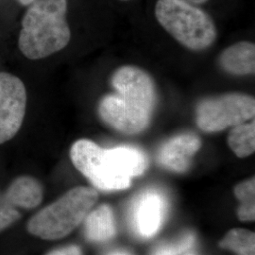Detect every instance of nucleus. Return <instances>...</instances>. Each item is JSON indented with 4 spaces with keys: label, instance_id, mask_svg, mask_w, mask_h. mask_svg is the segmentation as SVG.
I'll list each match as a JSON object with an SVG mask.
<instances>
[{
    "label": "nucleus",
    "instance_id": "nucleus-1",
    "mask_svg": "<svg viewBox=\"0 0 255 255\" xmlns=\"http://www.w3.org/2000/svg\"><path fill=\"white\" fill-rule=\"evenodd\" d=\"M111 83L116 93L105 95L99 102L101 120L128 135L146 130L157 102L153 79L139 67L124 65L112 75Z\"/></svg>",
    "mask_w": 255,
    "mask_h": 255
},
{
    "label": "nucleus",
    "instance_id": "nucleus-2",
    "mask_svg": "<svg viewBox=\"0 0 255 255\" xmlns=\"http://www.w3.org/2000/svg\"><path fill=\"white\" fill-rule=\"evenodd\" d=\"M70 158L74 166L103 191L127 189L132 178L144 174L148 164L139 148L120 146L105 149L88 139L74 143Z\"/></svg>",
    "mask_w": 255,
    "mask_h": 255
},
{
    "label": "nucleus",
    "instance_id": "nucleus-3",
    "mask_svg": "<svg viewBox=\"0 0 255 255\" xmlns=\"http://www.w3.org/2000/svg\"><path fill=\"white\" fill-rule=\"evenodd\" d=\"M66 0H34L27 9L19 36V49L29 60H40L64 49L71 31Z\"/></svg>",
    "mask_w": 255,
    "mask_h": 255
},
{
    "label": "nucleus",
    "instance_id": "nucleus-4",
    "mask_svg": "<svg viewBox=\"0 0 255 255\" xmlns=\"http://www.w3.org/2000/svg\"><path fill=\"white\" fill-rule=\"evenodd\" d=\"M98 197V192L90 187L72 188L33 216L27 223V230L43 239L63 238L82 223Z\"/></svg>",
    "mask_w": 255,
    "mask_h": 255
},
{
    "label": "nucleus",
    "instance_id": "nucleus-5",
    "mask_svg": "<svg viewBox=\"0 0 255 255\" xmlns=\"http://www.w3.org/2000/svg\"><path fill=\"white\" fill-rule=\"evenodd\" d=\"M155 15L175 40L194 51L208 48L217 38L209 14L185 0H158Z\"/></svg>",
    "mask_w": 255,
    "mask_h": 255
},
{
    "label": "nucleus",
    "instance_id": "nucleus-6",
    "mask_svg": "<svg viewBox=\"0 0 255 255\" xmlns=\"http://www.w3.org/2000/svg\"><path fill=\"white\" fill-rule=\"evenodd\" d=\"M255 100L243 93L205 98L196 108V122L204 132H219L255 119Z\"/></svg>",
    "mask_w": 255,
    "mask_h": 255
},
{
    "label": "nucleus",
    "instance_id": "nucleus-7",
    "mask_svg": "<svg viewBox=\"0 0 255 255\" xmlns=\"http://www.w3.org/2000/svg\"><path fill=\"white\" fill-rule=\"evenodd\" d=\"M25 84L13 75L0 72V145L18 133L27 110Z\"/></svg>",
    "mask_w": 255,
    "mask_h": 255
},
{
    "label": "nucleus",
    "instance_id": "nucleus-8",
    "mask_svg": "<svg viewBox=\"0 0 255 255\" xmlns=\"http://www.w3.org/2000/svg\"><path fill=\"white\" fill-rule=\"evenodd\" d=\"M167 201L162 193L148 189L136 198L131 209V225L139 237H154L164 223Z\"/></svg>",
    "mask_w": 255,
    "mask_h": 255
},
{
    "label": "nucleus",
    "instance_id": "nucleus-9",
    "mask_svg": "<svg viewBox=\"0 0 255 255\" xmlns=\"http://www.w3.org/2000/svg\"><path fill=\"white\" fill-rule=\"evenodd\" d=\"M201 146L200 137L184 133L169 139L160 148L157 160L164 168L183 173L187 171L191 165L192 158Z\"/></svg>",
    "mask_w": 255,
    "mask_h": 255
},
{
    "label": "nucleus",
    "instance_id": "nucleus-10",
    "mask_svg": "<svg viewBox=\"0 0 255 255\" xmlns=\"http://www.w3.org/2000/svg\"><path fill=\"white\" fill-rule=\"evenodd\" d=\"M219 64L225 72L234 76L255 74V44L239 42L229 46L219 56Z\"/></svg>",
    "mask_w": 255,
    "mask_h": 255
},
{
    "label": "nucleus",
    "instance_id": "nucleus-11",
    "mask_svg": "<svg viewBox=\"0 0 255 255\" xmlns=\"http://www.w3.org/2000/svg\"><path fill=\"white\" fill-rule=\"evenodd\" d=\"M116 233L114 213L107 204L89 212L84 219V234L89 241L105 242L115 237Z\"/></svg>",
    "mask_w": 255,
    "mask_h": 255
},
{
    "label": "nucleus",
    "instance_id": "nucleus-12",
    "mask_svg": "<svg viewBox=\"0 0 255 255\" xmlns=\"http://www.w3.org/2000/svg\"><path fill=\"white\" fill-rule=\"evenodd\" d=\"M7 200L18 207L34 208L43 200L42 185L32 177H19L10 184L7 192Z\"/></svg>",
    "mask_w": 255,
    "mask_h": 255
},
{
    "label": "nucleus",
    "instance_id": "nucleus-13",
    "mask_svg": "<svg viewBox=\"0 0 255 255\" xmlns=\"http://www.w3.org/2000/svg\"><path fill=\"white\" fill-rule=\"evenodd\" d=\"M227 143L238 158H246L253 154L255 150V119L232 127Z\"/></svg>",
    "mask_w": 255,
    "mask_h": 255
},
{
    "label": "nucleus",
    "instance_id": "nucleus-14",
    "mask_svg": "<svg viewBox=\"0 0 255 255\" xmlns=\"http://www.w3.org/2000/svg\"><path fill=\"white\" fill-rule=\"evenodd\" d=\"M235 196L240 205L237 209V217L241 221H252L255 219V179L252 177L239 182L235 186Z\"/></svg>",
    "mask_w": 255,
    "mask_h": 255
},
{
    "label": "nucleus",
    "instance_id": "nucleus-15",
    "mask_svg": "<svg viewBox=\"0 0 255 255\" xmlns=\"http://www.w3.org/2000/svg\"><path fill=\"white\" fill-rule=\"evenodd\" d=\"M219 245L237 255L255 252V235L246 229H233L221 239Z\"/></svg>",
    "mask_w": 255,
    "mask_h": 255
},
{
    "label": "nucleus",
    "instance_id": "nucleus-16",
    "mask_svg": "<svg viewBox=\"0 0 255 255\" xmlns=\"http://www.w3.org/2000/svg\"><path fill=\"white\" fill-rule=\"evenodd\" d=\"M195 236L192 233L185 234L176 243L158 247L152 255H180L190 250L195 244Z\"/></svg>",
    "mask_w": 255,
    "mask_h": 255
},
{
    "label": "nucleus",
    "instance_id": "nucleus-17",
    "mask_svg": "<svg viewBox=\"0 0 255 255\" xmlns=\"http://www.w3.org/2000/svg\"><path fill=\"white\" fill-rule=\"evenodd\" d=\"M20 214L18 211L9 205L0 206V232L8 228L12 223L18 220Z\"/></svg>",
    "mask_w": 255,
    "mask_h": 255
},
{
    "label": "nucleus",
    "instance_id": "nucleus-18",
    "mask_svg": "<svg viewBox=\"0 0 255 255\" xmlns=\"http://www.w3.org/2000/svg\"><path fill=\"white\" fill-rule=\"evenodd\" d=\"M46 255H82V253L80 247L70 245L54 250Z\"/></svg>",
    "mask_w": 255,
    "mask_h": 255
},
{
    "label": "nucleus",
    "instance_id": "nucleus-19",
    "mask_svg": "<svg viewBox=\"0 0 255 255\" xmlns=\"http://www.w3.org/2000/svg\"><path fill=\"white\" fill-rule=\"evenodd\" d=\"M185 1L193 4H203V3H206L208 0H185Z\"/></svg>",
    "mask_w": 255,
    "mask_h": 255
},
{
    "label": "nucleus",
    "instance_id": "nucleus-20",
    "mask_svg": "<svg viewBox=\"0 0 255 255\" xmlns=\"http://www.w3.org/2000/svg\"><path fill=\"white\" fill-rule=\"evenodd\" d=\"M18 1L22 5L27 6V5H30L34 0H18Z\"/></svg>",
    "mask_w": 255,
    "mask_h": 255
},
{
    "label": "nucleus",
    "instance_id": "nucleus-21",
    "mask_svg": "<svg viewBox=\"0 0 255 255\" xmlns=\"http://www.w3.org/2000/svg\"><path fill=\"white\" fill-rule=\"evenodd\" d=\"M109 255H130L129 254H128V253H125V252H121V251H119V252H115V253H113V254H110Z\"/></svg>",
    "mask_w": 255,
    "mask_h": 255
},
{
    "label": "nucleus",
    "instance_id": "nucleus-22",
    "mask_svg": "<svg viewBox=\"0 0 255 255\" xmlns=\"http://www.w3.org/2000/svg\"><path fill=\"white\" fill-rule=\"evenodd\" d=\"M237 255H255V252H250V253H243Z\"/></svg>",
    "mask_w": 255,
    "mask_h": 255
},
{
    "label": "nucleus",
    "instance_id": "nucleus-23",
    "mask_svg": "<svg viewBox=\"0 0 255 255\" xmlns=\"http://www.w3.org/2000/svg\"><path fill=\"white\" fill-rule=\"evenodd\" d=\"M193 255V254H188V255Z\"/></svg>",
    "mask_w": 255,
    "mask_h": 255
},
{
    "label": "nucleus",
    "instance_id": "nucleus-24",
    "mask_svg": "<svg viewBox=\"0 0 255 255\" xmlns=\"http://www.w3.org/2000/svg\"><path fill=\"white\" fill-rule=\"evenodd\" d=\"M120 1H128V0H120Z\"/></svg>",
    "mask_w": 255,
    "mask_h": 255
}]
</instances>
